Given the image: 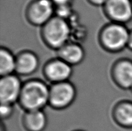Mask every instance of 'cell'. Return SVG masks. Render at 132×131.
Listing matches in <instances>:
<instances>
[{
    "label": "cell",
    "mask_w": 132,
    "mask_h": 131,
    "mask_svg": "<svg viewBox=\"0 0 132 131\" xmlns=\"http://www.w3.org/2000/svg\"><path fill=\"white\" fill-rule=\"evenodd\" d=\"M76 96V88L68 81L54 83L50 87L49 104L57 109H64L73 103Z\"/></svg>",
    "instance_id": "obj_4"
},
{
    "label": "cell",
    "mask_w": 132,
    "mask_h": 131,
    "mask_svg": "<svg viewBox=\"0 0 132 131\" xmlns=\"http://www.w3.org/2000/svg\"><path fill=\"white\" fill-rule=\"evenodd\" d=\"M130 33L123 24L113 23L105 26L100 35L101 42L107 50L119 51L128 46Z\"/></svg>",
    "instance_id": "obj_3"
},
{
    "label": "cell",
    "mask_w": 132,
    "mask_h": 131,
    "mask_svg": "<svg viewBox=\"0 0 132 131\" xmlns=\"http://www.w3.org/2000/svg\"><path fill=\"white\" fill-rule=\"evenodd\" d=\"M114 117L119 124L123 127H132V104L120 103L116 107Z\"/></svg>",
    "instance_id": "obj_14"
},
{
    "label": "cell",
    "mask_w": 132,
    "mask_h": 131,
    "mask_svg": "<svg viewBox=\"0 0 132 131\" xmlns=\"http://www.w3.org/2000/svg\"><path fill=\"white\" fill-rule=\"evenodd\" d=\"M50 87L39 80H31L23 85L19 101L27 111L42 110L49 104Z\"/></svg>",
    "instance_id": "obj_1"
},
{
    "label": "cell",
    "mask_w": 132,
    "mask_h": 131,
    "mask_svg": "<svg viewBox=\"0 0 132 131\" xmlns=\"http://www.w3.org/2000/svg\"><path fill=\"white\" fill-rule=\"evenodd\" d=\"M58 50L59 59L71 66L79 64L85 58V51L82 46L75 42H68Z\"/></svg>",
    "instance_id": "obj_11"
},
{
    "label": "cell",
    "mask_w": 132,
    "mask_h": 131,
    "mask_svg": "<svg viewBox=\"0 0 132 131\" xmlns=\"http://www.w3.org/2000/svg\"><path fill=\"white\" fill-rule=\"evenodd\" d=\"M104 7L106 14L114 23L123 24L131 19V0H108Z\"/></svg>",
    "instance_id": "obj_7"
},
{
    "label": "cell",
    "mask_w": 132,
    "mask_h": 131,
    "mask_svg": "<svg viewBox=\"0 0 132 131\" xmlns=\"http://www.w3.org/2000/svg\"><path fill=\"white\" fill-rule=\"evenodd\" d=\"M55 6H61V5H70L72 0H51Z\"/></svg>",
    "instance_id": "obj_17"
},
{
    "label": "cell",
    "mask_w": 132,
    "mask_h": 131,
    "mask_svg": "<svg viewBox=\"0 0 132 131\" xmlns=\"http://www.w3.org/2000/svg\"><path fill=\"white\" fill-rule=\"evenodd\" d=\"M23 85L20 79L14 74L1 77L0 80L1 104L12 105L19 100Z\"/></svg>",
    "instance_id": "obj_6"
},
{
    "label": "cell",
    "mask_w": 132,
    "mask_h": 131,
    "mask_svg": "<svg viewBox=\"0 0 132 131\" xmlns=\"http://www.w3.org/2000/svg\"><path fill=\"white\" fill-rule=\"evenodd\" d=\"M72 66L61 59H54L45 65V75L54 83L67 82L72 74Z\"/></svg>",
    "instance_id": "obj_8"
},
{
    "label": "cell",
    "mask_w": 132,
    "mask_h": 131,
    "mask_svg": "<svg viewBox=\"0 0 132 131\" xmlns=\"http://www.w3.org/2000/svg\"><path fill=\"white\" fill-rule=\"evenodd\" d=\"M23 124L28 131H43L47 125V118L43 110L27 111Z\"/></svg>",
    "instance_id": "obj_12"
},
{
    "label": "cell",
    "mask_w": 132,
    "mask_h": 131,
    "mask_svg": "<svg viewBox=\"0 0 132 131\" xmlns=\"http://www.w3.org/2000/svg\"><path fill=\"white\" fill-rule=\"evenodd\" d=\"M128 46L132 50V32L130 33V37H129V41H128Z\"/></svg>",
    "instance_id": "obj_19"
},
{
    "label": "cell",
    "mask_w": 132,
    "mask_h": 131,
    "mask_svg": "<svg viewBox=\"0 0 132 131\" xmlns=\"http://www.w3.org/2000/svg\"><path fill=\"white\" fill-rule=\"evenodd\" d=\"M131 3H132V0H131Z\"/></svg>",
    "instance_id": "obj_20"
},
{
    "label": "cell",
    "mask_w": 132,
    "mask_h": 131,
    "mask_svg": "<svg viewBox=\"0 0 132 131\" xmlns=\"http://www.w3.org/2000/svg\"><path fill=\"white\" fill-rule=\"evenodd\" d=\"M55 12L57 14L56 16L67 20L72 14V9L70 5H61L55 8Z\"/></svg>",
    "instance_id": "obj_15"
},
{
    "label": "cell",
    "mask_w": 132,
    "mask_h": 131,
    "mask_svg": "<svg viewBox=\"0 0 132 131\" xmlns=\"http://www.w3.org/2000/svg\"><path fill=\"white\" fill-rule=\"evenodd\" d=\"M55 5L51 0H34L27 9V17L32 24L43 26L53 17Z\"/></svg>",
    "instance_id": "obj_5"
},
{
    "label": "cell",
    "mask_w": 132,
    "mask_h": 131,
    "mask_svg": "<svg viewBox=\"0 0 132 131\" xmlns=\"http://www.w3.org/2000/svg\"><path fill=\"white\" fill-rule=\"evenodd\" d=\"M13 113V106L12 104H1L0 114L2 119L9 118Z\"/></svg>",
    "instance_id": "obj_16"
},
{
    "label": "cell",
    "mask_w": 132,
    "mask_h": 131,
    "mask_svg": "<svg viewBox=\"0 0 132 131\" xmlns=\"http://www.w3.org/2000/svg\"><path fill=\"white\" fill-rule=\"evenodd\" d=\"M39 66L37 55L30 51H24L16 56L15 71L21 75H29L34 73Z\"/></svg>",
    "instance_id": "obj_10"
},
{
    "label": "cell",
    "mask_w": 132,
    "mask_h": 131,
    "mask_svg": "<svg viewBox=\"0 0 132 131\" xmlns=\"http://www.w3.org/2000/svg\"><path fill=\"white\" fill-rule=\"evenodd\" d=\"M16 69V57L7 48L0 50V74L1 77L13 74Z\"/></svg>",
    "instance_id": "obj_13"
},
{
    "label": "cell",
    "mask_w": 132,
    "mask_h": 131,
    "mask_svg": "<svg viewBox=\"0 0 132 131\" xmlns=\"http://www.w3.org/2000/svg\"><path fill=\"white\" fill-rule=\"evenodd\" d=\"M91 4L94 5H97V6H104L107 2L108 0H88Z\"/></svg>",
    "instance_id": "obj_18"
},
{
    "label": "cell",
    "mask_w": 132,
    "mask_h": 131,
    "mask_svg": "<svg viewBox=\"0 0 132 131\" xmlns=\"http://www.w3.org/2000/svg\"><path fill=\"white\" fill-rule=\"evenodd\" d=\"M113 77L119 87H132V62L128 60H121L113 66Z\"/></svg>",
    "instance_id": "obj_9"
},
{
    "label": "cell",
    "mask_w": 132,
    "mask_h": 131,
    "mask_svg": "<svg viewBox=\"0 0 132 131\" xmlns=\"http://www.w3.org/2000/svg\"><path fill=\"white\" fill-rule=\"evenodd\" d=\"M131 89H132V87H131Z\"/></svg>",
    "instance_id": "obj_21"
},
{
    "label": "cell",
    "mask_w": 132,
    "mask_h": 131,
    "mask_svg": "<svg viewBox=\"0 0 132 131\" xmlns=\"http://www.w3.org/2000/svg\"><path fill=\"white\" fill-rule=\"evenodd\" d=\"M42 35L48 46L59 50L68 42L71 28L67 20L53 17L43 26Z\"/></svg>",
    "instance_id": "obj_2"
}]
</instances>
